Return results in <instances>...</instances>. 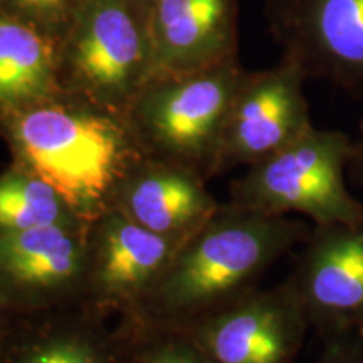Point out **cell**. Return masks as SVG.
<instances>
[{
	"label": "cell",
	"instance_id": "cell-1",
	"mask_svg": "<svg viewBox=\"0 0 363 363\" xmlns=\"http://www.w3.org/2000/svg\"><path fill=\"white\" fill-rule=\"evenodd\" d=\"M311 227L289 216H271L222 203L184 240L133 316L158 328L187 330L227 303L257 288L266 271L303 244Z\"/></svg>",
	"mask_w": 363,
	"mask_h": 363
},
{
	"label": "cell",
	"instance_id": "cell-2",
	"mask_svg": "<svg viewBox=\"0 0 363 363\" xmlns=\"http://www.w3.org/2000/svg\"><path fill=\"white\" fill-rule=\"evenodd\" d=\"M0 125L13 163L44 179L88 222L110 211L121 182L147 157L125 115L66 93Z\"/></svg>",
	"mask_w": 363,
	"mask_h": 363
},
{
	"label": "cell",
	"instance_id": "cell-3",
	"mask_svg": "<svg viewBox=\"0 0 363 363\" xmlns=\"http://www.w3.org/2000/svg\"><path fill=\"white\" fill-rule=\"evenodd\" d=\"M153 74L148 11L135 0H84L57 34L62 93L126 116Z\"/></svg>",
	"mask_w": 363,
	"mask_h": 363
},
{
	"label": "cell",
	"instance_id": "cell-4",
	"mask_svg": "<svg viewBox=\"0 0 363 363\" xmlns=\"http://www.w3.org/2000/svg\"><path fill=\"white\" fill-rule=\"evenodd\" d=\"M246 69L238 59L179 76L153 78L126 118L145 155L217 177L222 135Z\"/></svg>",
	"mask_w": 363,
	"mask_h": 363
},
{
	"label": "cell",
	"instance_id": "cell-5",
	"mask_svg": "<svg viewBox=\"0 0 363 363\" xmlns=\"http://www.w3.org/2000/svg\"><path fill=\"white\" fill-rule=\"evenodd\" d=\"M353 138L311 126L296 142L230 184L229 203L271 216L298 214L323 224H363V202L345 184Z\"/></svg>",
	"mask_w": 363,
	"mask_h": 363
},
{
	"label": "cell",
	"instance_id": "cell-6",
	"mask_svg": "<svg viewBox=\"0 0 363 363\" xmlns=\"http://www.w3.org/2000/svg\"><path fill=\"white\" fill-rule=\"evenodd\" d=\"M310 330L288 279L254 288L190 325L187 337L208 363H294Z\"/></svg>",
	"mask_w": 363,
	"mask_h": 363
},
{
	"label": "cell",
	"instance_id": "cell-7",
	"mask_svg": "<svg viewBox=\"0 0 363 363\" xmlns=\"http://www.w3.org/2000/svg\"><path fill=\"white\" fill-rule=\"evenodd\" d=\"M267 21L306 79L363 101V0H267Z\"/></svg>",
	"mask_w": 363,
	"mask_h": 363
},
{
	"label": "cell",
	"instance_id": "cell-8",
	"mask_svg": "<svg viewBox=\"0 0 363 363\" xmlns=\"http://www.w3.org/2000/svg\"><path fill=\"white\" fill-rule=\"evenodd\" d=\"M182 242L145 229L116 208L89 222L81 301L106 316H133Z\"/></svg>",
	"mask_w": 363,
	"mask_h": 363
},
{
	"label": "cell",
	"instance_id": "cell-9",
	"mask_svg": "<svg viewBox=\"0 0 363 363\" xmlns=\"http://www.w3.org/2000/svg\"><path fill=\"white\" fill-rule=\"evenodd\" d=\"M305 81L303 71L288 57L271 69L246 71L227 116L217 175L256 165L311 128Z\"/></svg>",
	"mask_w": 363,
	"mask_h": 363
},
{
	"label": "cell",
	"instance_id": "cell-10",
	"mask_svg": "<svg viewBox=\"0 0 363 363\" xmlns=\"http://www.w3.org/2000/svg\"><path fill=\"white\" fill-rule=\"evenodd\" d=\"M286 279L321 338H363V224L313 225Z\"/></svg>",
	"mask_w": 363,
	"mask_h": 363
},
{
	"label": "cell",
	"instance_id": "cell-11",
	"mask_svg": "<svg viewBox=\"0 0 363 363\" xmlns=\"http://www.w3.org/2000/svg\"><path fill=\"white\" fill-rule=\"evenodd\" d=\"M88 234L83 219L0 234V283L17 310L79 301Z\"/></svg>",
	"mask_w": 363,
	"mask_h": 363
},
{
	"label": "cell",
	"instance_id": "cell-12",
	"mask_svg": "<svg viewBox=\"0 0 363 363\" xmlns=\"http://www.w3.org/2000/svg\"><path fill=\"white\" fill-rule=\"evenodd\" d=\"M110 320L81 299L17 310L0 321V363H123V337Z\"/></svg>",
	"mask_w": 363,
	"mask_h": 363
},
{
	"label": "cell",
	"instance_id": "cell-13",
	"mask_svg": "<svg viewBox=\"0 0 363 363\" xmlns=\"http://www.w3.org/2000/svg\"><path fill=\"white\" fill-rule=\"evenodd\" d=\"M158 76H179L238 59L235 0H155L148 9Z\"/></svg>",
	"mask_w": 363,
	"mask_h": 363
},
{
	"label": "cell",
	"instance_id": "cell-14",
	"mask_svg": "<svg viewBox=\"0 0 363 363\" xmlns=\"http://www.w3.org/2000/svg\"><path fill=\"white\" fill-rule=\"evenodd\" d=\"M220 206L195 170L145 157L121 182L111 208L152 233L184 242Z\"/></svg>",
	"mask_w": 363,
	"mask_h": 363
},
{
	"label": "cell",
	"instance_id": "cell-15",
	"mask_svg": "<svg viewBox=\"0 0 363 363\" xmlns=\"http://www.w3.org/2000/svg\"><path fill=\"white\" fill-rule=\"evenodd\" d=\"M57 35L0 16V120L61 94Z\"/></svg>",
	"mask_w": 363,
	"mask_h": 363
},
{
	"label": "cell",
	"instance_id": "cell-16",
	"mask_svg": "<svg viewBox=\"0 0 363 363\" xmlns=\"http://www.w3.org/2000/svg\"><path fill=\"white\" fill-rule=\"evenodd\" d=\"M71 219L81 217L39 175L19 163H12L0 174V234Z\"/></svg>",
	"mask_w": 363,
	"mask_h": 363
},
{
	"label": "cell",
	"instance_id": "cell-17",
	"mask_svg": "<svg viewBox=\"0 0 363 363\" xmlns=\"http://www.w3.org/2000/svg\"><path fill=\"white\" fill-rule=\"evenodd\" d=\"M123 337V363H208L180 330L118 320Z\"/></svg>",
	"mask_w": 363,
	"mask_h": 363
},
{
	"label": "cell",
	"instance_id": "cell-18",
	"mask_svg": "<svg viewBox=\"0 0 363 363\" xmlns=\"http://www.w3.org/2000/svg\"><path fill=\"white\" fill-rule=\"evenodd\" d=\"M16 17L57 35L84 0H4Z\"/></svg>",
	"mask_w": 363,
	"mask_h": 363
},
{
	"label": "cell",
	"instance_id": "cell-19",
	"mask_svg": "<svg viewBox=\"0 0 363 363\" xmlns=\"http://www.w3.org/2000/svg\"><path fill=\"white\" fill-rule=\"evenodd\" d=\"M315 363H363V338L353 333L326 338Z\"/></svg>",
	"mask_w": 363,
	"mask_h": 363
},
{
	"label": "cell",
	"instance_id": "cell-20",
	"mask_svg": "<svg viewBox=\"0 0 363 363\" xmlns=\"http://www.w3.org/2000/svg\"><path fill=\"white\" fill-rule=\"evenodd\" d=\"M348 177L358 189L363 190V120L358 125L357 136H353L352 158L348 163Z\"/></svg>",
	"mask_w": 363,
	"mask_h": 363
},
{
	"label": "cell",
	"instance_id": "cell-21",
	"mask_svg": "<svg viewBox=\"0 0 363 363\" xmlns=\"http://www.w3.org/2000/svg\"><path fill=\"white\" fill-rule=\"evenodd\" d=\"M13 311H17V308L13 306L11 296H9L4 284L0 283V320H4V318L9 316Z\"/></svg>",
	"mask_w": 363,
	"mask_h": 363
},
{
	"label": "cell",
	"instance_id": "cell-22",
	"mask_svg": "<svg viewBox=\"0 0 363 363\" xmlns=\"http://www.w3.org/2000/svg\"><path fill=\"white\" fill-rule=\"evenodd\" d=\"M135 2L140 4V6H142L145 11H148V9L153 6V2H155V0H135Z\"/></svg>",
	"mask_w": 363,
	"mask_h": 363
},
{
	"label": "cell",
	"instance_id": "cell-23",
	"mask_svg": "<svg viewBox=\"0 0 363 363\" xmlns=\"http://www.w3.org/2000/svg\"><path fill=\"white\" fill-rule=\"evenodd\" d=\"M0 321H2V320H0Z\"/></svg>",
	"mask_w": 363,
	"mask_h": 363
}]
</instances>
